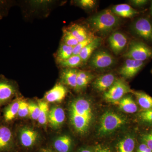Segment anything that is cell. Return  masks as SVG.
Here are the masks:
<instances>
[{"mask_svg":"<svg viewBox=\"0 0 152 152\" xmlns=\"http://www.w3.org/2000/svg\"><path fill=\"white\" fill-rule=\"evenodd\" d=\"M69 115L72 126L77 132L83 134L89 129L94 119L91 103L84 97H79L71 102Z\"/></svg>","mask_w":152,"mask_h":152,"instance_id":"cell-1","label":"cell"},{"mask_svg":"<svg viewBox=\"0 0 152 152\" xmlns=\"http://www.w3.org/2000/svg\"><path fill=\"white\" fill-rule=\"evenodd\" d=\"M88 23L95 33L105 37L119 26L121 20L111 10H106L90 17Z\"/></svg>","mask_w":152,"mask_h":152,"instance_id":"cell-2","label":"cell"},{"mask_svg":"<svg viewBox=\"0 0 152 152\" xmlns=\"http://www.w3.org/2000/svg\"><path fill=\"white\" fill-rule=\"evenodd\" d=\"M126 123L124 117L114 112L107 111L101 117L98 132L99 135L104 136L113 132Z\"/></svg>","mask_w":152,"mask_h":152,"instance_id":"cell-3","label":"cell"},{"mask_svg":"<svg viewBox=\"0 0 152 152\" xmlns=\"http://www.w3.org/2000/svg\"><path fill=\"white\" fill-rule=\"evenodd\" d=\"M123 57L126 59L144 62L152 58V48L140 41H132Z\"/></svg>","mask_w":152,"mask_h":152,"instance_id":"cell-4","label":"cell"},{"mask_svg":"<svg viewBox=\"0 0 152 152\" xmlns=\"http://www.w3.org/2000/svg\"><path fill=\"white\" fill-rule=\"evenodd\" d=\"M134 91L128 84L122 79H117L113 84L104 93L103 97L106 101L115 103L128 93H133Z\"/></svg>","mask_w":152,"mask_h":152,"instance_id":"cell-5","label":"cell"},{"mask_svg":"<svg viewBox=\"0 0 152 152\" xmlns=\"http://www.w3.org/2000/svg\"><path fill=\"white\" fill-rule=\"evenodd\" d=\"M115 58L108 52L104 50L95 51L89 60L90 66L96 69H104L114 65Z\"/></svg>","mask_w":152,"mask_h":152,"instance_id":"cell-6","label":"cell"},{"mask_svg":"<svg viewBox=\"0 0 152 152\" xmlns=\"http://www.w3.org/2000/svg\"><path fill=\"white\" fill-rule=\"evenodd\" d=\"M131 29L137 35L152 42V23L148 19L141 18L133 22Z\"/></svg>","mask_w":152,"mask_h":152,"instance_id":"cell-7","label":"cell"},{"mask_svg":"<svg viewBox=\"0 0 152 152\" xmlns=\"http://www.w3.org/2000/svg\"><path fill=\"white\" fill-rule=\"evenodd\" d=\"M108 43L114 53L118 55L121 53L126 47L128 44L127 37L121 32H113L109 37Z\"/></svg>","mask_w":152,"mask_h":152,"instance_id":"cell-8","label":"cell"},{"mask_svg":"<svg viewBox=\"0 0 152 152\" xmlns=\"http://www.w3.org/2000/svg\"><path fill=\"white\" fill-rule=\"evenodd\" d=\"M144 65V62L126 59L120 69V74L124 78H132L141 69Z\"/></svg>","mask_w":152,"mask_h":152,"instance_id":"cell-9","label":"cell"},{"mask_svg":"<svg viewBox=\"0 0 152 152\" xmlns=\"http://www.w3.org/2000/svg\"><path fill=\"white\" fill-rule=\"evenodd\" d=\"M16 91V88L12 82L2 77H0V104L10 100Z\"/></svg>","mask_w":152,"mask_h":152,"instance_id":"cell-10","label":"cell"},{"mask_svg":"<svg viewBox=\"0 0 152 152\" xmlns=\"http://www.w3.org/2000/svg\"><path fill=\"white\" fill-rule=\"evenodd\" d=\"M117 79L113 74H104L95 79L92 84L93 88L98 92H104L113 86Z\"/></svg>","mask_w":152,"mask_h":152,"instance_id":"cell-11","label":"cell"},{"mask_svg":"<svg viewBox=\"0 0 152 152\" xmlns=\"http://www.w3.org/2000/svg\"><path fill=\"white\" fill-rule=\"evenodd\" d=\"M67 91L66 88L61 84H57L45 96L46 102L50 103L58 102L65 98Z\"/></svg>","mask_w":152,"mask_h":152,"instance_id":"cell-12","label":"cell"},{"mask_svg":"<svg viewBox=\"0 0 152 152\" xmlns=\"http://www.w3.org/2000/svg\"><path fill=\"white\" fill-rule=\"evenodd\" d=\"M20 140L21 144L25 148L32 147L37 141L38 133L31 128H22L20 131Z\"/></svg>","mask_w":152,"mask_h":152,"instance_id":"cell-13","label":"cell"},{"mask_svg":"<svg viewBox=\"0 0 152 152\" xmlns=\"http://www.w3.org/2000/svg\"><path fill=\"white\" fill-rule=\"evenodd\" d=\"M66 118L65 113L62 108L55 107L49 111L48 120L53 127L57 128L63 124Z\"/></svg>","mask_w":152,"mask_h":152,"instance_id":"cell-14","label":"cell"},{"mask_svg":"<svg viewBox=\"0 0 152 152\" xmlns=\"http://www.w3.org/2000/svg\"><path fill=\"white\" fill-rule=\"evenodd\" d=\"M78 70V69L63 68L61 74V78L63 83L75 90Z\"/></svg>","mask_w":152,"mask_h":152,"instance_id":"cell-15","label":"cell"},{"mask_svg":"<svg viewBox=\"0 0 152 152\" xmlns=\"http://www.w3.org/2000/svg\"><path fill=\"white\" fill-rule=\"evenodd\" d=\"M12 131L5 126H0V152H5L11 148L12 145Z\"/></svg>","mask_w":152,"mask_h":152,"instance_id":"cell-16","label":"cell"},{"mask_svg":"<svg viewBox=\"0 0 152 152\" xmlns=\"http://www.w3.org/2000/svg\"><path fill=\"white\" fill-rule=\"evenodd\" d=\"M102 39L100 37H95L94 39L85 47L80 52L79 56L80 57L84 64L90 59L95 50L101 45Z\"/></svg>","mask_w":152,"mask_h":152,"instance_id":"cell-17","label":"cell"},{"mask_svg":"<svg viewBox=\"0 0 152 152\" xmlns=\"http://www.w3.org/2000/svg\"><path fill=\"white\" fill-rule=\"evenodd\" d=\"M111 10L115 15L120 18H133L139 13L138 11L127 4L116 5L113 6Z\"/></svg>","mask_w":152,"mask_h":152,"instance_id":"cell-18","label":"cell"},{"mask_svg":"<svg viewBox=\"0 0 152 152\" xmlns=\"http://www.w3.org/2000/svg\"><path fill=\"white\" fill-rule=\"evenodd\" d=\"M94 77V76L88 71L79 70L77 79L75 91H80L84 89Z\"/></svg>","mask_w":152,"mask_h":152,"instance_id":"cell-19","label":"cell"},{"mask_svg":"<svg viewBox=\"0 0 152 152\" xmlns=\"http://www.w3.org/2000/svg\"><path fill=\"white\" fill-rule=\"evenodd\" d=\"M67 28L79 42L86 40L91 34L88 32V30L85 26L79 24L74 23L71 25Z\"/></svg>","mask_w":152,"mask_h":152,"instance_id":"cell-20","label":"cell"},{"mask_svg":"<svg viewBox=\"0 0 152 152\" xmlns=\"http://www.w3.org/2000/svg\"><path fill=\"white\" fill-rule=\"evenodd\" d=\"M115 104L118 106L119 108L122 111L127 113H134L137 111V104L132 98L129 96L123 97Z\"/></svg>","mask_w":152,"mask_h":152,"instance_id":"cell-21","label":"cell"},{"mask_svg":"<svg viewBox=\"0 0 152 152\" xmlns=\"http://www.w3.org/2000/svg\"><path fill=\"white\" fill-rule=\"evenodd\" d=\"M72 141L70 137L63 135L55 140L53 146L58 152H69L72 149Z\"/></svg>","mask_w":152,"mask_h":152,"instance_id":"cell-22","label":"cell"},{"mask_svg":"<svg viewBox=\"0 0 152 152\" xmlns=\"http://www.w3.org/2000/svg\"><path fill=\"white\" fill-rule=\"evenodd\" d=\"M117 152H135V142L131 136H127L120 140L116 146Z\"/></svg>","mask_w":152,"mask_h":152,"instance_id":"cell-23","label":"cell"},{"mask_svg":"<svg viewBox=\"0 0 152 152\" xmlns=\"http://www.w3.org/2000/svg\"><path fill=\"white\" fill-rule=\"evenodd\" d=\"M139 105L145 110L152 109V97L142 92L134 91Z\"/></svg>","mask_w":152,"mask_h":152,"instance_id":"cell-24","label":"cell"},{"mask_svg":"<svg viewBox=\"0 0 152 152\" xmlns=\"http://www.w3.org/2000/svg\"><path fill=\"white\" fill-rule=\"evenodd\" d=\"M73 47L61 43L56 55L57 63L67 59L73 55Z\"/></svg>","mask_w":152,"mask_h":152,"instance_id":"cell-25","label":"cell"},{"mask_svg":"<svg viewBox=\"0 0 152 152\" xmlns=\"http://www.w3.org/2000/svg\"><path fill=\"white\" fill-rule=\"evenodd\" d=\"M59 66L63 68L77 69L84 64L79 55H72L67 59L57 63Z\"/></svg>","mask_w":152,"mask_h":152,"instance_id":"cell-26","label":"cell"},{"mask_svg":"<svg viewBox=\"0 0 152 152\" xmlns=\"http://www.w3.org/2000/svg\"><path fill=\"white\" fill-rule=\"evenodd\" d=\"M20 102V100L15 101L5 109L4 118L6 121H11L18 115Z\"/></svg>","mask_w":152,"mask_h":152,"instance_id":"cell-27","label":"cell"},{"mask_svg":"<svg viewBox=\"0 0 152 152\" xmlns=\"http://www.w3.org/2000/svg\"><path fill=\"white\" fill-rule=\"evenodd\" d=\"M40 112L37 121L41 125H45L48 119L49 113V105L48 103L45 101H40L38 103Z\"/></svg>","mask_w":152,"mask_h":152,"instance_id":"cell-28","label":"cell"},{"mask_svg":"<svg viewBox=\"0 0 152 152\" xmlns=\"http://www.w3.org/2000/svg\"><path fill=\"white\" fill-rule=\"evenodd\" d=\"M61 43L74 48L78 44L79 42L66 28L63 29Z\"/></svg>","mask_w":152,"mask_h":152,"instance_id":"cell-29","label":"cell"},{"mask_svg":"<svg viewBox=\"0 0 152 152\" xmlns=\"http://www.w3.org/2000/svg\"><path fill=\"white\" fill-rule=\"evenodd\" d=\"M94 36L92 34H91L88 38L83 42H79L78 44L73 48V55H79L80 52L88 44L92 42L95 38Z\"/></svg>","mask_w":152,"mask_h":152,"instance_id":"cell-30","label":"cell"},{"mask_svg":"<svg viewBox=\"0 0 152 152\" xmlns=\"http://www.w3.org/2000/svg\"><path fill=\"white\" fill-rule=\"evenodd\" d=\"M77 5L84 10H91L96 5V1L94 0H79L76 1Z\"/></svg>","mask_w":152,"mask_h":152,"instance_id":"cell-31","label":"cell"},{"mask_svg":"<svg viewBox=\"0 0 152 152\" xmlns=\"http://www.w3.org/2000/svg\"><path fill=\"white\" fill-rule=\"evenodd\" d=\"M29 112L31 118L33 120L37 121L39 115L40 109L38 104L30 102L28 104Z\"/></svg>","mask_w":152,"mask_h":152,"instance_id":"cell-32","label":"cell"},{"mask_svg":"<svg viewBox=\"0 0 152 152\" xmlns=\"http://www.w3.org/2000/svg\"><path fill=\"white\" fill-rule=\"evenodd\" d=\"M29 115L28 104L24 101L20 100L18 115L20 118H25Z\"/></svg>","mask_w":152,"mask_h":152,"instance_id":"cell-33","label":"cell"},{"mask_svg":"<svg viewBox=\"0 0 152 152\" xmlns=\"http://www.w3.org/2000/svg\"><path fill=\"white\" fill-rule=\"evenodd\" d=\"M139 117L144 122L152 124V109L141 112L139 114Z\"/></svg>","mask_w":152,"mask_h":152,"instance_id":"cell-34","label":"cell"},{"mask_svg":"<svg viewBox=\"0 0 152 152\" xmlns=\"http://www.w3.org/2000/svg\"><path fill=\"white\" fill-rule=\"evenodd\" d=\"M142 140L152 151V134L143 135L142 137Z\"/></svg>","mask_w":152,"mask_h":152,"instance_id":"cell-35","label":"cell"},{"mask_svg":"<svg viewBox=\"0 0 152 152\" xmlns=\"http://www.w3.org/2000/svg\"><path fill=\"white\" fill-rule=\"evenodd\" d=\"M130 1L132 5L139 7L145 5L148 2V1L146 0H132Z\"/></svg>","mask_w":152,"mask_h":152,"instance_id":"cell-36","label":"cell"},{"mask_svg":"<svg viewBox=\"0 0 152 152\" xmlns=\"http://www.w3.org/2000/svg\"><path fill=\"white\" fill-rule=\"evenodd\" d=\"M136 152H152V151L145 144L142 142L137 147Z\"/></svg>","mask_w":152,"mask_h":152,"instance_id":"cell-37","label":"cell"},{"mask_svg":"<svg viewBox=\"0 0 152 152\" xmlns=\"http://www.w3.org/2000/svg\"><path fill=\"white\" fill-rule=\"evenodd\" d=\"M94 152H112L109 148L104 146L98 145L95 148Z\"/></svg>","mask_w":152,"mask_h":152,"instance_id":"cell-38","label":"cell"},{"mask_svg":"<svg viewBox=\"0 0 152 152\" xmlns=\"http://www.w3.org/2000/svg\"><path fill=\"white\" fill-rule=\"evenodd\" d=\"M78 152H94L92 150L90 149L89 148H84L83 149L80 150Z\"/></svg>","mask_w":152,"mask_h":152,"instance_id":"cell-39","label":"cell"},{"mask_svg":"<svg viewBox=\"0 0 152 152\" xmlns=\"http://www.w3.org/2000/svg\"><path fill=\"white\" fill-rule=\"evenodd\" d=\"M41 152H52L50 151H49V150L44 149L42 150Z\"/></svg>","mask_w":152,"mask_h":152,"instance_id":"cell-40","label":"cell"},{"mask_svg":"<svg viewBox=\"0 0 152 152\" xmlns=\"http://www.w3.org/2000/svg\"><path fill=\"white\" fill-rule=\"evenodd\" d=\"M151 13L152 15V1L151 3Z\"/></svg>","mask_w":152,"mask_h":152,"instance_id":"cell-41","label":"cell"}]
</instances>
